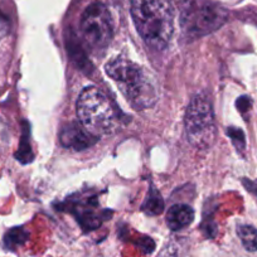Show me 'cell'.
I'll use <instances>...</instances> for the list:
<instances>
[{"label":"cell","instance_id":"6da1fadb","mask_svg":"<svg viewBox=\"0 0 257 257\" xmlns=\"http://www.w3.org/2000/svg\"><path fill=\"white\" fill-rule=\"evenodd\" d=\"M132 16L143 41L162 51L174 33V7L172 0H132Z\"/></svg>","mask_w":257,"mask_h":257},{"label":"cell","instance_id":"7a4b0ae2","mask_svg":"<svg viewBox=\"0 0 257 257\" xmlns=\"http://www.w3.org/2000/svg\"><path fill=\"white\" fill-rule=\"evenodd\" d=\"M106 73L120 85L121 91L137 110L152 107L158 100L154 82L140 66L127 58L112 59L106 64Z\"/></svg>","mask_w":257,"mask_h":257},{"label":"cell","instance_id":"3957f363","mask_svg":"<svg viewBox=\"0 0 257 257\" xmlns=\"http://www.w3.org/2000/svg\"><path fill=\"white\" fill-rule=\"evenodd\" d=\"M77 116L83 127L95 137L108 135L118 123V113L107 96L97 87H86L77 100Z\"/></svg>","mask_w":257,"mask_h":257},{"label":"cell","instance_id":"277c9868","mask_svg":"<svg viewBox=\"0 0 257 257\" xmlns=\"http://www.w3.org/2000/svg\"><path fill=\"white\" fill-rule=\"evenodd\" d=\"M185 134L193 147L208 149L216 139V123L211 100L206 95H197L190 101L184 117Z\"/></svg>","mask_w":257,"mask_h":257},{"label":"cell","instance_id":"5b68a950","mask_svg":"<svg viewBox=\"0 0 257 257\" xmlns=\"http://www.w3.org/2000/svg\"><path fill=\"white\" fill-rule=\"evenodd\" d=\"M81 34L90 48L102 49L112 39L113 24L107 7L100 2L90 4L81 17Z\"/></svg>","mask_w":257,"mask_h":257},{"label":"cell","instance_id":"8992f818","mask_svg":"<svg viewBox=\"0 0 257 257\" xmlns=\"http://www.w3.org/2000/svg\"><path fill=\"white\" fill-rule=\"evenodd\" d=\"M226 16L219 8L201 7L198 11L188 13L184 18V29L188 33L203 36L223 24Z\"/></svg>","mask_w":257,"mask_h":257},{"label":"cell","instance_id":"52a82bcc","mask_svg":"<svg viewBox=\"0 0 257 257\" xmlns=\"http://www.w3.org/2000/svg\"><path fill=\"white\" fill-rule=\"evenodd\" d=\"M98 140L97 137L87 132L81 122H70L62 127L59 142L68 149L83 150L92 147Z\"/></svg>","mask_w":257,"mask_h":257},{"label":"cell","instance_id":"ba28073f","mask_svg":"<svg viewBox=\"0 0 257 257\" xmlns=\"http://www.w3.org/2000/svg\"><path fill=\"white\" fill-rule=\"evenodd\" d=\"M194 219V211L187 204H175L170 207L167 214V223L173 231H179L189 226Z\"/></svg>","mask_w":257,"mask_h":257},{"label":"cell","instance_id":"9c48e42d","mask_svg":"<svg viewBox=\"0 0 257 257\" xmlns=\"http://www.w3.org/2000/svg\"><path fill=\"white\" fill-rule=\"evenodd\" d=\"M237 233L241 238L244 248L249 252L257 251V229L249 224H242L237 228Z\"/></svg>","mask_w":257,"mask_h":257},{"label":"cell","instance_id":"30bf717a","mask_svg":"<svg viewBox=\"0 0 257 257\" xmlns=\"http://www.w3.org/2000/svg\"><path fill=\"white\" fill-rule=\"evenodd\" d=\"M27 238H28V233L23 228H12L4 236V244L7 248L16 249L17 247L23 244Z\"/></svg>","mask_w":257,"mask_h":257},{"label":"cell","instance_id":"8fae6325","mask_svg":"<svg viewBox=\"0 0 257 257\" xmlns=\"http://www.w3.org/2000/svg\"><path fill=\"white\" fill-rule=\"evenodd\" d=\"M163 208H164V202H163L162 197L157 190L152 189V192L148 196V199L145 201L144 211L149 213L150 216H157V214L162 213Z\"/></svg>","mask_w":257,"mask_h":257},{"label":"cell","instance_id":"7c38bea8","mask_svg":"<svg viewBox=\"0 0 257 257\" xmlns=\"http://www.w3.org/2000/svg\"><path fill=\"white\" fill-rule=\"evenodd\" d=\"M228 135L231 137L233 144L236 145L237 150H238V152H242V150L244 149V147H246L244 135H243V133H242V130H239V128H237V127H231L228 130Z\"/></svg>","mask_w":257,"mask_h":257},{"label":"cell","instance_id":"4fadbf2b","mask_svg":"<svg viewBox=\"0 0 257 257\" xmlns=\"http://www.w3.org/2000/svg\"><path fill=\"white\" fill-rule=\"evenodd\" d=\"M9 31H11V22L8 17L0 11V41L9 33Z\"/></svg>","mask_w":257,"mask_h":257},{"label":"cell","instance_id":"5bb4252c","mask_svg":"<svg viewBox=\"0 0 257 257\" xmlns=\"http://www.w3.org/2000/svg\"><path fill=\"white\" fill-rule=\"evenodd\" d=\"M252 106V101L249 100L247 96H242V97H239L238 100H237V107H238V110L241 111V112H246V111H248L249 108H251Z\"/></svg>","mask_w":257,"mask_h":257},{"label":"cell","instance_id":"9a60e30c","mask_svg":"<svg viewBox=\"0 0 257 257\" xmlns=\"http://www.w3.org/2000/svg\"><path fill=\"white\" fill-rule=\"evenodd\" d=\"M247 187H248V190H252V192H253L254 194L257 196V180H256V182H253V183H249Z\"/></svg>","mask_w":257,"mask_h":257}]
</instances>
